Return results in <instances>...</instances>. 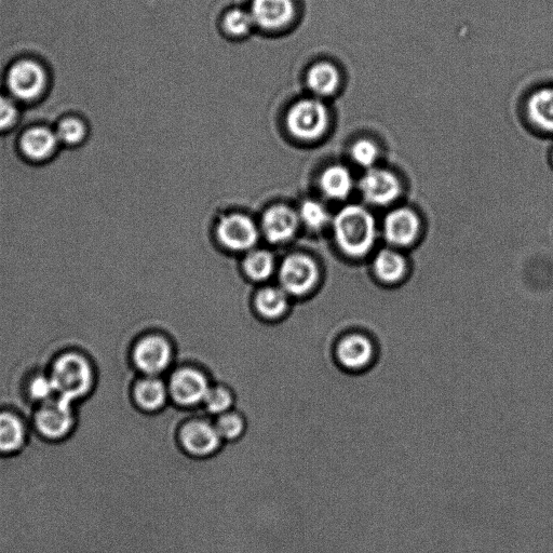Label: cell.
I'll return each mask as SVG.
<instances>
[{"mask_svg":"<svg viewBox=\"0 0 553 553\" xmlns=\"http://www.w3.org/2000/svg\"><path fill=\"white\" fill-rule=\"evenodd\" d=\"M337 245L353 258L368 254L376 240L372 214L360 206H347L337 213L334 222Z\"/></svg>","mask_w":553,"mask_h":553,"instance_id":"6da1fadb","label":"cell"},{"mask_svg":"<svg viewBox=\"0 0 553 553\" xmlns=\"http://www.w3.org/2000/svg\"><path fill=\"white\" fill-rule=\"evenodd\" d=\"M50 379L56 394L72 402L88 393L92 384V371L84 357L66 354L53 366Z\"/></svg>","mask_w":553,"mask_h":553,"instance_id":"7a4b0ae2","label":"cell"},{"mask_svg":"<svg viewBox=\"0 0 553 553\" xmlns=\"http://www.w3.org/2000/svg\"><path fill=\"white\" fill-rule=\"evenodd\" d=\"M329 113L325 104L307 99L295 103L287 116V127L293 137L313 141L326 132Z\"/></svg>","mask_w":553,"mask_h":553,"instance_id":"3957f363","label":"cell"},{"mask_svg":"<svg viewBox=\"0 0 553 553\" xmlns=\"http://www.w3.org/2000/svg\"><path fill=\"white\" fill-rule=\"evenodd\" d=\"M34 426L36 433L47 441L69 438L76 428L71 402L62 398L46 401L35 415Z\"/></svg>","mask_w":553,"mask_h":553,"instance_id":"277c9868","label":"cell"},{"mask_svg":"<svg viewBox=\"0 0 553 553\" xmlns=\"http://www.w3.org/2000/svg\"><path fill=\"white\" fill-rule=\"evenodd\" d=\"M8 88L20 101H33L42 96L47 85L44 67L33 60H21L11 66Z\"/></svg>","mask_w":553,"mask_h":553,"instance_id":"5b68a950","label":"cell"},{"mask_svg":"<svg viewBox=\"0 0 553 553\" xmlns=\"http://www.w3.org/2000/svg\"><path fill=\"white\" fill-rule=\"evenodd\" d=\"M182 450L195 458H207L217 454L223 447L217 427L207 421H191L178 431Z\"/></svg>","mask_w":553,"mask_h":553,"instance_id":"8992f818","label":"cell"},{"mask_svg":"<svg viewBox=\"0 0 553 553\" xmlns=\"http://www.w3.org/2000/svg\"><path fill=\"white\" fill-rule=\"evenodd\" d=\"M318 277L316 263L305 255L289 256L280 268L283 290L293 295H303L312 290Z\"/></svg>","mask_w":553,"mask_h":553,"instance_id":"52a82bcc","label":"cell"},{"mask_svg":"<svg viewBox=\"0 0 553 553\" xmlns=\"http://www.w3.org/2000/svg\"><path fill=\"white\" fill-rule=\"evenodd\" d=\"M218 237L222 244L234 251H246L259 239L258 228L242 214H229L218 225Z\"/></svg>","mask_w":553,"mask_h":553,"instance_id":"ba28073f","label":"cell"},{"mask_svg":"<svg viewBox=\"0 0 553 553\" xmlns=\"http://www.w3.org/2000/svg\"><path fill=\"white\" fill-rule=\"evenodd\" d=\"M361 192L370 204L387 206L401 193V184L393 172L371 168L360 182Z\"/></svg>","mask_w":553,"mask_h":553,"instance_id":"9c48e42d","label":"cell"},{"mask_svg":"<svg viewBox=\"0 0 553 553\" xmlns=\"http://www.w3.org/2000/svg\"><path fill=\"white\" fill-rule=\"evenodd\" d=\"M250 13L260 28L279 30L294 19L295 5L293 0H253Z\"/></svg>","mask_w":553,"mask_h":553,"instance_id":"30bf717a","label":"cell"},{"mask_svg":"<svg viewBox=\"0 0 553 553\" xmlns=\"http://www.w3.org/2000/svg\"><path fill=\"white\" fill-rule=\"evenodd\" d=\"M420 219L408 208L391 211L384 222V234L389 244L397 247L412 245L420 233Z\"/></svg>","mask_w":553,"mask_h":553,"instance_id":"8fae6325","label":"cell"},{"mask_svg":"<svg viewBox=\"0 0 553 553\" xmlns=\"http://www.w3.org/2000/svg\"><path fill=\"white\" fill-rule=\"evenodd\" d=\"M210 390L206 377L192 369H183L172 376L170 391L182 406H195L204 401Z\"/></svg>","mask_w":553,"mask_h":553,"instance_id":"7c38bea8","label":"cell"},{"mask_svg":"<svg viewBox=\"0 0 553 553\" xmlns=\"http://www.w3.org/2000/svg\"><path fill=\"white\" fill-rule=\"evenodd\" d=\"M171 359V348L163 337L150 336L142 340L134 350V361L146 374L163 372Z\"/></svg>","mask_w":553,"mask_h":553,"instance_id":"4fadbf2b","label":"cell"},{"mask_svg":"<svg viewBox=\"0 0 553 553\" xmlns=\"http://www.w3.org/2000/svg\"><path fill=\"white\" fill-rule=\"evenodd\" d=\"M300 217L296 212L283 205L269 208L263 217V231L267 239L274 244L290 240L298 231Z\"/></svg>","mask_w":553,"mask_h":553,"instance_id":"5bb4252c","label":"cell"},{"mask_svg":"<svg viewBox=\"0 0 553 553\" xmlns=\"http://www.w3.org/2000/svg\"><path fill=\"white\" fill-rule=\"evenodd\" d=\"M59 143L56 131L46 127H34L23 134L21 150L26 158L42 161L56 152Z\"/></svg>","mask_w":553,"mask_h":553,"instance_id":"9a60e30c","label":"cell"},{"mask_svg":"<svg viewBox=\"0 0 553 553\" xmlns=\"http://www.w3.org/2000/svg\"><path fill=\"white\" fill-rule=\"evenodd\" d=\"M29 440V430L20 418L9 412L0 413V455L21 452Z\"/></svg>","mask_w":553,"mask_h":553,"instance_id":"2e32d148","label":"cell"},{"mask_svg":"<svg viewBox=\"0 0 553 553\" xmlns=\"http://www.w3.org/2000/svg\"><path fill=\"white\" fill-rule=\"evenodd\" d=\"M528 115L537 129L553 136V86L532 93L528 101Z\"/></svg>","mask_w":553,"mask_h":553,"instance_id":"e0dca14e","label":"cell"},{"mask_svg":"<svg viewBox=\"0 0 553 553\" xmlns=\"http://www.w3.org/2000/svg\"><path fill=\"white\" fill-rule=\"evenodd\" d=\"M337 356L345 368L359 370L371 361L373 346L363 335L348 336L337 349Z\"/></svg>","mask_w":553,"mask_h":553,"instance_id":"ac0fdd59","label":"cell"},{"mask_svg":"<svg viewBox=\"0 0 553 553\" xmlns=\"http://www.w3.org/2000/svg\"><path fill=\"white\" fill-rule=\"evenodd\" d=\"M307 86L320 97H329L340 87V73L327 62L317 63L307 73Z\"/></svg>","mask_w":553,"mask_h":553,"instance_id":"d6986e66","label":"cell"},{"mask_svg":"<svg viewBox=\"0 0 553 553\" xmlns=\"http://www.w3.org/2000/svg\"><path fill=\"white\" fill-rule=\"evenodd\" d=\"M320 187L329 198L345 199L352 192V174L343 166H331L321 174Z\"/></svg>","mask_w":553,"mask_h":553,"instance_id":"ffe728a7","label":"cell"},{"mask_svg":"<svg viewBox=\"0 0 553 553\" xmlns=\"http://www.w3.org/2000/svg\"><path fill=\"white\" fill-rule=\"evenodd\" d=\"M374 271L382 281L395 283L406 274L407 263L398 252L385 249L377 253L374 260Z\"/></svg>","mask_w":553,"mask_h":553,"instance_id":"44dd1931","label":"cell"},{"mask_svg":"<svg viewBox=\"0 0 553 553\" xmlns=\"http://www.w3.org/2000/svg\"><path fill=\"white\" fill-rule=\"evenodd\" d=\"M287 292L278 288H266L256 298V307L265 318L275 319L286 313Z\"/></svg>","mask_w":553,"mask_h":553,"instance_id":"7402d4cb","label":"cell"},{"mask_svg":"<svg viewBox=\"0 0 553 553\" xmlns=\"http://www.w3.org/2000/svg\"><path fill=\"white\" fill-rule=\"evenodd\" d=\"M136 398L140 407L144 410L156 411L164 406L167 399V390L163 382L156 379H147L137 386Z\"/></svg>","mask_w":553,"mask_h":553,"instance_id":"603a6c76","label":"cell"},{"mask_svg":"<svg viewBox=\"0 0 553 553\" xmlns=\"http://www.w3.org/2000/svg\"><path fill=\"white\" fill-rule=\"evenodd\" d=\"M275 262L273 255L266 251L251 253L245 262L247 275L256 281L266 280L274 272Z\"/></svg>","mask_w":553,"mask_h":553,"instance_id":"cb8c5ba5","label":"cell"},{"mask_svg":"<svg viewBox=\"0 0 553 553\" xmlns=\"http://www.w3.org/2000/svg\"><path fill=\"white\" fill-rule=\"evenodd\" d=\"M215 427L224 442L239 440L244 437L247 430L244 418L233 413L222 414Z\"/></svg>","mask_w":553,"mask_h":553,"instance_id":"d4e9b609","label":"cell"},{"mask_svg":"<svg viewBox=\"0 0 553 553\" xmlns=\"http://www.w3.org/2000/svg\"><path fill=\"white\" fill-rule=\"evenodd\" d=\"M254 25L250 11L233 9L226 13L224 18L225 30L234 36L247 35Z\"/></svg>","mask_w":553,"mask_h":553,"instance_id":"484cf974","label":"cell"},{"mask_svg":"<svg viewBox=\"0 0 553 553\" xmlns=\"http://www.w3.org/2000/svg\"><path fill=\"white\" fill-rule=\"evenodd\" d=\"M56 133L60 143L74 145L84 140L86 127L82 120L70 117L61 121Z\"/></svg>","mask_w":553,"mask_h":553,"instance_id":"4316f807","label":"cell"},{"mask_svg":"<svg viewBox=\"0 0 553 553\" xmlns=\"http://www.w3.org/2000/svg\"><path fill=\"white\" fill-rule=\"evenodd\" d=\"M301 220L312 229H321L329 222V214L325 207L314 200H307L301 207Z\"/></svg>","mask_w":553,"mask_h":553,"instance_id":"83f0119b","label":"cell"},{"mask_svg":"<svg viewBox=\"0 0 553 553\" xmlns=\"http://www.w3.org/2000/svg\"><path fill=\"white\" fill-rule=\"evenodd\" d=\"M352 157L356 164L363 168H372L377 157H379V148L374 142L367 139H360L352 146Z\"/></svg>","mask_w":553,"mask_h":553,"instance_id":"f1b7e54d","label":"cell"},{"mask_svg":"<svg viewBox=\"0 0 553 553\" xmlns=\"http://www.w3.org/2000/svg\"><path fill=\"white\" fill-rule=\"evenodd\" d=\"M204 401L212 414H225L232 407L233 402L231 394L223 388L210 389Z\"/></svg>","mask_w":553,"mask_h":553,"instance_id":"f546056e","label":"cell"},{"mask_svg":"<svg viewBox=\"0 0 553 553\" xmlns=\"http://www.w3.org/2000/svg\"><path fill=\"white\" fill-rule=\"evenodd\" d=\"M19 116L15 100L0 96V130H6L16 124Z\"/></svg>","mask_w":553,"mask_h":553,"instance_id":"4dcf8cb0","label":"cell"},{"mask_svg":"<svg viewBox=\"0 0 553 553\" xmlns=\"http://www.w3.org/2000/svg\"><path fill=\"white\" fill-rule=\"evenodd\" d=\"M32 395L38 400H50L52 394H56L55 387L51 382V379H44V377H39L32 384Z\"/></svg>","mask_w":553,"mask_h":553,"instance_id":"1f68e13d","label":"cell"},{"mask_svg":"<svg viewBox=\"0 0 553 553\" xmlns=\"http://www.w3.org/2000/svg\"><path fill=\"white\" fill-rule=\"evenodd\" d=\"M551 161H552V165H553V150L551 152Z\"/></svg>","mask_w":553,"mask_h":553,"instance_id":"d6a6232c","label":"cell"}]
</instances>
